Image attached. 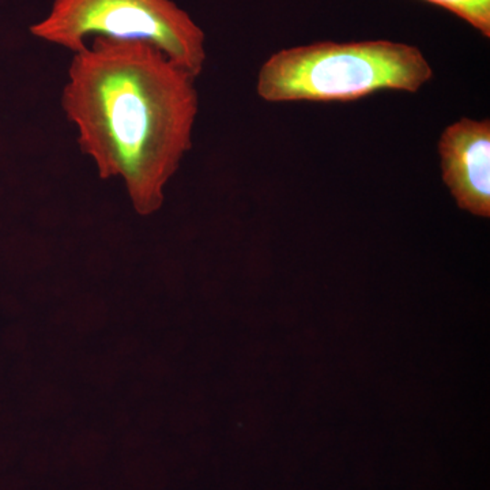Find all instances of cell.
I'll use <instances>...</instances> for the list:
<instances>
[{
  "instance_id": "obj_1",
  "label": "cell",
  "mask_w": 490,
  "mask_h": 490,
  "mask_svg": "<svg viewBox=\"0 0 490 490\" xmlns=\"http://www.w3.org/2000/svg\"><path fill=\"white\" fill-rule=\"evenodd\" d=\"M160 49L94 38L72 54L61 108L100 179H121L133 210L157 213L192 149L199 96Z\"/></svg>"
},
{
  "instance_id": "obj_2",
  "label": "cell",
  "mask_w": 490,
  "mask_h": 490,
  "mask_svg": "<svg viewBox=\"0 0 490 490\" xmlns=\"http://www.w3.org/2000/svg\"><path fill=\"white\" fill-rule=\"evenodd\" d=\"M433 78L421 49L389 40L320 43L281 49L258 72L267 102H346L381 91L416 93Z\"/></svg>"
},
{
  "instance_id": "obj_3",
  "label": "cell",
  "mask_w": 490,
  "mask_h": 490,
  "mask_svg": "<svg viewBox=\"0 0 490 490\" xmlns=\"http://www.w3.org/2000/svg\"><path fill=\"white\" fill-rule=\"evenodd\" d=\"M30 33L72 54L94 38L147 44L194 78L205 69V32L174 0H54Z\"/></svg>"
},
{
  "instance_id": "obj_4",
  "label": "cell",
  "mask_w": 490,
  "mask_h": 490,
  "mask_svg": "<svg viewBox=\"0 0 490 490\" xmlns=\"http://www.w3.org/2000/svg\"><path fill=\"white\" fill-rule=\"evenodd\" d=\"M442 179L456 205L490 216V121L462 118L442 131L437 144Z\"/></svg>"
},
{
  "instance_id": "obj_5",
  "label": "cell",
  "mask_w": 490,
  "mask_h": 490,
  "mask_svg": "<svg viewBox=\"0 0 490 490\" xmlns=\"http://www.w3.org/2000/svg\"><path fill=\"white\" fill-rule=\"evenodd\" d=\"M445 8L474 27L484 37H490V0H427Z\"/></svg>"
},
{
  "instance_id": "obj_6",
  "label": "cell",
  "mask_w": 490,
  "mask_h": 490,
  "mask_svg": "<svg viewBox=\"0 0 490 490\" xmlns=\"http://www.w3.org/2000/svg\"><path fill=\"white\" fill-rule=\"evenodd\" d=\"M107 319V306L102 303H83L74 304L72 320L82 331H94L102 327Z\"/></svg>"
},
{
  "instance_id": "obj_7",
  "label": "cell",
  "mask_w": 490,
  "mask_h": 490,
  "mask_svg": "<svg viewBox=\"0 0 490 490\" xmlns=\"http://www.w3.org/2000/svg\"><path fill=\"white\" fill-rule=\"evenodd\" d=\"M83 373L88 376L89 380L96 381V383H111L116 369L107 358H89V361H86V367L83 368Z\"/></svg>"
},
{
  "instance_id": "obj_8",
  "label": "cell",
  "mask_w": 490,
  "mask_h": 490,
  "mask_svg": "<svg viewBox=\"0 0 490 490\" xmlns=\"http://www.w3.org/2000/svg\"><path fill=\"white\" fill-rule=\"evenodd\" d=\"M44 411L47 413H64L69 410V395L55 387H46L43 395Z\"/></svg>"
},
{
  "instance_id": "obj_9",
  "label": "cell",
  "mask_w": 490,
  "mask_h": 490,
  "mask_svg": "<svg viewBox=\"0 0 490 490\" xmlns=\"http://www.w3.org/2000/svg\"><path fill=\"white\" fill-rule=\"evenodd\" d=\"M133 350H135V344H133V341H130V339H122V344L119 345V352H121L122 355H127V353H131Z\"/></svg>"
}]
</instances>
